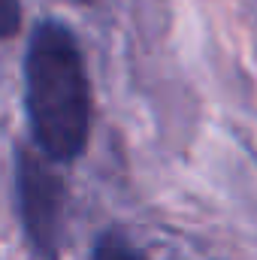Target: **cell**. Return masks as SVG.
<instances>
[{
    "label": "cell",
    "mask_w": 257,
    "mask_h": 260,
    "mask_svg": "<svg viewBox=\"0 0 257 260\" xmlns=\"http://www.w3.org/2000/svg\"><path fill=\"white\" fill-rule=\"evenodd\" d=\"M24 106L46 160H73L91 133V85L76 34L64 21H40L24 58Z\"/></svg>",
    "instance_id": "obj_1"
},
{
    "label": "cell",
    "mask_w": 257,
    "mask_h": 260,
    "mask_svg": "<svg viewBox=\"0 0 257 260\" xmlns=\"http://www.w3.org/2000/svg\"><path fill=\"white\" fill-rule=\"evenodd\" d=\"M64 182L49 160L18 151L15 154V200L24 233L43 260H58L64 233Z\"/></svg>",
    "instance_id": "obj_2"
},
{
    "label": "cell",
    "mask_w": 257,
    "mask_h": 260,
    "mask_svg": "<svg viewBox=\"0 0 257 260\" xmlns=\"http://www.w3.org/2000/svg\"><path fill=\"white\" fill-rule=\"evenodd\" d=\"M91 260H139L133 242L127 239V233L121 230H106L97 242H94V257Z\"/></svg>",
    "instance_id": "obj_3"
},
{
    "label": "cell",
    "mask_w": 257,
    "mask_h": 260,
    "mask_svg": "<svg viewBox=\"0 0 257 260\" xmlns=\"http://www.w3.org/2000/svg\"><path fill=\"white\" fill-rule=\"evenodd\" d=\"M21 30V0H0V40Z\"/></svg>",
    "instance_id": "obj_4"
}]
</instances>
